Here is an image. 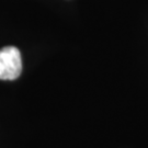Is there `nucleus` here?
I'll list each match as a JSON object with an SVG mask.
<instances>
[{
  "instance_id": "nucleus-1",
  "label": "nucleus",
  "mask_w": 148,
  "mask_h": 148,
  "mask_svg": "<svg viewBox=\"0 0 148 148\" xmlns=\"http://www.w3.org/2000/svg\"><path fill=\"white\" fill-rule=\"evenodd\" d=\"M22 71L20 51L14 46H7L0 49V79L14 80Z\"/></svg>"
}]
</instances>
